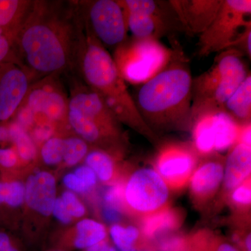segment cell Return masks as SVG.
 <instances>
[{"label":"cell","instance_id":"obj_1","mask_svg":"<svg viewBox=\"0 0 251 251\" xmlns=\"http://www.w3.org/2000/svg\"><path fill=\"white\" fill-rule=\"evenodd\" d=\"M86 43L80 4L31 1L14 36L16 61L37 78L78 70Z\"/></svg>","mask_w":251,"mask_h":251},{"label":"cell","instance_id":"obj_2","mask_svg":"<svg viewBox=\"0 0 251 251\" xmlns=\"http://www.w3.org/2000/svg\"><path fill=\"white\" fill-rule=\"evenodd\" d=\"M173 50L170 62L143 83L133 98L140 116L156 136L191 130L193 77L177 43Z\"/></svg>","mask_w":251,"mask_h":251},{"label":"cell","instance_id":"obj_3","mask_svg":"<svg viewBox=\"0 0 251 251\" xmlns=\"http://www.w3.org/2000/svg\"><path fill=\"white\" fill-rule=\"evenodd\" d=\"M78 70L85 85L100 95L119 121L148 139L157 140L158 136L140 116L113 57L87 27L85 49Z\"/></svg>","mask_w":251,"mask_h":251},{"label":"cell","instance_id":"obj_4","mask_svg":"<svg viewBox=\"0 0 251 251\" xmlns=\"http://www.w3.org/2000/svg\"><path fill=\"white\" fill-rule=\"evenodd\" d=\"M67 120L87 143L120 152L126 143L120 122L99 94L87 85L74 82Z\"/></svg>","mask_w":251,"mask_h":251},{"label":"cell","instance_id":"obj_5","mask_svg":"<svg viewBox=\"0 0 251 251\" xmlns=\"http://www.w3.org/2000/svg\"><path fill=\"white\" fill-rule=\"evenodd\" d=\"M237 50L221 51L211 67L193 78L191 127L198 119L224 112V104L250 72Z\"/></svg>","mask_w":251,"mask_h":251},{"label":"cell","instance_id":"obj_6","mask_svg":"<svg viewBox=\"0 0 251 251\" xmlns=\"http://www.w3.org/2000/svg\"><path fill=\"white\" fill-rule=\"evenodd\" d=\"M173 52L156 39L134 38L117 46L113 59L124 80L145 83L166 67Z\"/></svg>","mask_w":251,"mask_h":251},{"label":"cell","instance_id":"obj_7","mask_svg":"<svg viewBox=\"0 0 251 251\" xmlns=\"http://www.w3.org/2000/svg\"><path fill=\"white\" fill-rule=\"evenodd\" d=\"M251 0H224L212 23L200 34L198 52L200 57L229 49L238 36L249 25Z\"/></svg>","mask_w":251,"mask_h":251},{"label":"cell","instance_id":"obj_8","mask_svg":"<svg viewBox=\"0 0 251 251\" xmlns=\"http://www.w3.org/2000/svg\"><path fill=\"white\" fill-rule=\"evenodd\" d=\"M170 189L154 169L140 168L125 184V208L140 219L170 205Z\"/></svg>","mask_w":251,"mask_h":251},{"label":"cell","instance_id":"obj_9","mask_svg":"<svg viewBox=\"0 0 251 251\" xmlns=\"http://www.w3.org/2000/svg\"><path fill=\"white\" fill-rule=\"evenodd\" d=\"M86 27L102 44L119 46L126 39V21L118 1L95 0L79 2Z\"/></svg>","mask_w":251,"mask_h":251},{"label":"cell","instance_id":"obj_10","mask_svg":"<svg viewBox=\"0 0 251 251\" xmlns=\"http://www.w3.org/2000/svg\"><path fill=\"white\" fill-rule=\"evenodd\" d=\"M200 157L193 143L170 142L158 150L154 170L169 189L181 191L188 185Z\"/></svg>","mask_w":251,"mask_h":251},{"label":"cell","instance_id":"obj_11","mask_svg":"<svg viewBox=\"0 0 251 251\" xmlns=\"http://www.w3.org/2000/svg\"><path fill=\"white\" fill-rule=\"evenodd\" d=\"M21 107L34 117L39 115L50 121L67 120L69 98L54 76L34 82Z\"/></svg>","mask_w":251,"mask_h":251},{"label":"cell","instance_id":"obj_12","mask_svg":"<svg viewBox=\"0 0 251 251\" xmlns=\"http://www.w3.org/2000/svg\"><path fill=\"white\" fill-rule=\"evenodd\" d=\"M34 80L18 63L0 64V122L7 121L17 112Z\"/></svg>","mask_w":251,"mask_h":251},{"label":"cell","instance_id":"obj_13","mask_svg":"<svg viewBox=\"0 0 251 251\" xmlns=\"http://www.w3.org/2000/svg\"><path fill=\"white\" fill-rule=\"evenodd\" d=\"M190 179V193L193 204L203 209L215 198L223 184L226 158L214 153L202 157Z\"/></svg>","mask_w":251,"mask_h":251},{"label":"cell","instance_id":"obj_14","mask_svg":"<svg viewBox=\"0 0 251 251\" xmlns=\"http://www.w3.org/2000/svg\"><path fill=\"white\" fill-rule=\"evenodd\" d=\"M224 0H171L168 1L184 31L201 34L215 18Z\"/></svg>","mask_w":251,"mask_h":251},{"label":"cell","instance_id":"obj_15","mask_svg":"<svg viewBox=\"0 0 251 251\" xmlns=\"http://www.w3.org/2000/svg\"><path fill=\"white\" fill-rule=\"evenodd\" d=\"M25 188V201L27 205L41 215H50L57 198L54 176L47 172H39L28 177Z\"/></svg>","mask_w":251,"mask_h":251},{"label":"cell","instance_id":"obj_16","mask_svg":"<svg viewBox=\"0 0 251 251\" xmlns=\"http://www.w3.org/2000/svg\"><path fill=\"white\" fill-rule=\"evenodd\" d=\"M251 147L237 142L229 149L225 161L223 199L226 201L232 190L251 177Z\"/></svg>","mask_w":251,"mask_h":251},{"label":"cell","instance_id":"obj_17","mask_svg":"<svg viewBox=\"0 0 251 251\" xmlns=\"http://www.w3.org/2000/svg\"><path fill=\"white\" fill-rule=\"evenodd\" d=\"M184 219V214L181 209L172 208L169 205L140 219L139 228L146 240L152 244L160 237L177 230Z\"/></svg>","mask_w":251,"mask_h":251},{"label":"cell","instance_id":"obj_18","mask_svg":"<svg viewBox=\"0 0 251 251\" xmlns=\"http://www.w3.org/2000/svg\"><path fill=\"white\" fill-rule=\"evenodd\" d=\"M216 153L229 150L237 143L242 125L224 112L211 115Z\"/></svg>","mask_w":251,"mask_h":251},{"label":"cell","instance_id":"obj_19","mask_svg":"<svg viewBox=\"0 0 251 251\" xmlns=\"http://www.w3.org/2000/svg\"><path fill=\"white\" fill-rule=\"evenodd\" d=\"M224 112L232 117L239 125L251 123V73L224 104Z\"/></svg>","mask_w":251,"mask_h":251},{"label":"cell","instance_id":"obj_20","mask_svg":"<svg viewBox=\"0 0 251 251\" xmlns=\"http://www.w3.org/2000/svg\"><path fill=\"white\" fill-rule=\"evenodd\" d=\"M110 234L118 251H140L152 247L144 237L139 227L135 226L113 224Z\"/></svg>","mask_w":251,"mask_h":251},{"label":"cell","instance_id":"obj_21","mask_svg":"<svg viewBox=\"0 0 251 251\" xmlns=\"http://www.w3.org/2000/svg\"><path fill=\"white\" fill-rule=\"evenodd\" d=\"M31 1L0 0V32L14 36Z\"/></svg>","mask_w":251,"mask_h":251},{"label":"cell","instance_id":"obj_22","mask_svg":"<svg viewBox=\"0 0 251 251\" xmlns=\"http://www.w3.org/2000/svg\"><path fill=\"white\" fill-rule=\"evenodd\" d=\"M107 239L105 226L92 219H84L76 226V233L73 239L72 246L76 249L85 250Z\"/></svg>","mask_w":251,"mask_h":251},{"label":"cell","instance_id":"obj_23","mask_svg":"<svg viewBox=\"0 0 251 251\" xmlns=\"http://www.w3.org/2000/svg\"><path fill=\"white\" fill-rule=\"evenodd\" d=\"M235 213V220L239 224H249V212L251 204V177L232 190L226 199Z\"/></svg>","mask_w":251,"mask_h":251},{"label":"cell","instance_id":"obj_24","mask_svg":"<svg viewBox=\"0 0 251 251\" xmlns=\"http://www.w3.org/2000/svg\"><path fill=\"white\" fill-rule=\"evenodd\" d=\"M85 162L100 181L108 182L115 175V164L113 158L104 150H94L86 156Z\"/></svg>","mask_w":251,"mask_h":251},{"label":"cell","instance_id":"obj_25","mask_svg":"<svg viewBox=\"0 0 251 251\" xmlns=\"http://www.w3.org/2000/svg\"><path fill=\"white\" fill-rule=\"evenodd\" d=\"M11 140L16 145L18 154L25 161H31L36 155L35 145L23 127L17 122L9 126Z\"/></svg>","mask_w":251,"mask_h":251},{"label":"cell","instance_id":"obj_26","mask_svg":"<svg viewBox=\"0 0 251 251\" xmlns=\"http://www.w3.org/2000/svg\"><path fill=\"white\" fill-rule=\"evenodd\" d=\"M25 185L21 181H0V204L18 207L25 201Z\"/></svg>","mask_w":251,"mask_h":251},{"label":"cell","instance_id":"obj_27","mask_svg":"<svg viewBox=\"0 0 251 251\" xmlns=\"http://www.w3.org/2000/svg\"><path fill=\"white\" fill-rule=\"evenodd\" d=\"M66 139L50 138L46 140L41 148V156L46 164L54 166L64 161Z\"/></svg>","mask_w":251,"mask_h":251},{"label":"cell","instance_id":"obj_28","mask_svg":"<svg viewBox=\"0 0 251 251\" xmlns=\"http://www.w3.org/2000/svg\"><path fill=\"white\" fill-rule=\"evenodd\" d=\"M214 233L203 229L186 235L182 251H213L212 240Z\"/></svg>","mask_w":251,"mask_h":251},{"label":"cell","instance_id":"obj_29","mask_svg":"<svg viewBox=\"0 0 251 251\" xmlns=\"http://www.w3.org/2000/svg\"><path fill=\"white\" fill-rule=\"evenodd\" d=\"M88 151V145L81 138L72 137L66 138V150L64 161L67 166H75L79 163Z\"/></svg>","mask_w":251,"mask_h":251},{"label":"cell","instance_id":"obj_30","mask_svg":"<svg viewBox=\"0 0 251 251\" xmlns=\"http://www.w3.org/2000/svg\"><path fill=\"white\" fill-rule=\"evenodd\" d=\"M105 205L112 206L122 211L125 208V184L122 182L112 185L103 196Z\"/></svg>","mask_w":251,"mask_h":251},{"label":"cell","instance_id":"obj_31","mask_svg":"<svg viewBox=\"0 0 251 251\" xmlns=\"http://www.w3.org/2000/svg\"><path fill=\"white\" fill-rule=\"evenodd\" d=\"M62 198L68 212L72 217L80 218L85 214V208L82 202L77 199L76 196L71 191H65L62 193Z\"/></svg>","mask_w":251,"mask_h":251},{"label":"cell","instance_id":"obj_32","mask_svg":"<svg viewBox=\"0 0 251 251\" xmlns=\"http://www.w3.org/2000/svg\"><path fill=\"white\" fill-rule=\"evenodd\" d=\"M10 62L18 63L14 55L13 38L9 34L0 32V64Z\"/></svg>","mask_w":251,"mask_h":251},{"label":"cell","instance_id":"obj_33","mask_svg":"<svg viewBox=\"0 0 251 251\" xmlns=\"http://www.w3.org/2000/svg\"><path fill=\"white\" fill-rule=\"evenodd\" d=\"M229 49L237 50L243 55L251 58V25L242 31Z\"/></svg>","mask_w":251,"mask_h":251},{"label":"cell","instance_id":"obj_34","mask_svg":"<svg viewBox=\"0 0 251 251\" xmlns=\"http://www.w3.org/2000/svg\"><path fill=\"white\" fill-rule=\"evenodd\" d=\"M74 174L76 175L89 191L95 187L97 182V176L90 167L87 166L78 167L75 170Z\"/></svg>","mask_w":251,"mask_h":251},{"label":"cell","instance_id":"obj_35","mask_svg":"<svg viewBox=\"0 0 251 251\" xmlns=\"http://www.w3.org/2000/svg\"><path fill=\"white\" fill-rule=\"evenodd\" d=\"M52 213L53 214L54 217L59 220L62 224H69L72 222V217L68 212L67 208L64 205L61 198H56Z\"/></svg>","mask_w":251,"mask_h":251},{"label":"cell","instance_id":"obj_36","mask_svg":"<svg viewBox=\"0 0 251 251\" xmlns=\"http://www.w3.org/2000/svg\"><path fill=\"white\" fill-rule=\"evenodd\" d=\"M18 163V153L11 148H0V166L11 168Z\"/></svg>","mask_w":251,"mask_h":251},{"label":"cell","instance_id":"obj_37","mask_svg":"<svg viewBox=\"0 0 251 251\" xmlns=\"http://www.w3.org/2000/svg\"><path fill=\"white\" fill-rule=\"evenodd\" d=\"M64 184L69 189L74 192L78 193H87L90 192L87 187L82 184V181L79 179L74 173H69L66 175L63 179Z\"/></svg>","mask_w":251,"mask_h":251},{"label":"cell","instance_id":"obj_38","mask_svg":"<svg viewBox=\"0 0 251 251\" xmlns=\"http://www.w3.org/2000/svg\"><path fill=\"white\" fill-rule=\"evenodd\" d=\"M213 251H240L234 244L214 234L212 240Z\"/></svg>","mask_w":251,"mask_h":251},{"label":"cell","instance_id":"obj_39","mask_svg":"<svg viewBox=\"0 0 251 251\" xmlns=\"http://www.w3.org/2000/svg\"><path fill=\"white\" fill-rule=\"evenodd\" d=\"M102 216L106 222L117 224L121 220L122 211L112 206L105 205L102 209Z\"/></svg>","mask_w":251,"mask_h":251},{"label":"cell","instance_id":"obj_40","mask_svg":"<svg viewBox=\"0 0 251 251\" xmlns=\"http://www.w3.org/2000/svg\"><path fill=\"white\" fill-rule=\"evenodd\" d=\"M0 251H21L11 237L5 232H0Z\"/></svg>","mask_w":251,"mask_h":251},{"label":"cell","instance_id":"obj_41","mask_svg":"<svg viewBox=\"0 0 251 251\" xmlns=\"http://www.w3.org/2000/svg\"><path fill=\"white\" fill-rule=\"evenodd\" d=\"M251 123L242 125L240 133H239V143L245 144L248 146L251 147Z\"/></svg>","mask_w":251,"mask_h":251},{"label":"cell","instance_id":"obj_42","mask_svg":"<svg viewBox=\"0 0 251 251\" xmlns=\"http://www.w3.org/2000/svg\"><path fill=\"white\" fill-rule=\"evenodd\" d=\"M85 251H118V250L113 244L109 242L108 239H105V240L85 249Z\"/></svg>","mask_w":251,"mask_h":251},{"label":"cell","instance_id":"obj_43","mask_svg":"<svg viewBox=\"0 0 251 251\" xmlns=\"http://www.w3.org/2000/svg\"><path fill=\"white\" fill-rule=\"evenodd\" d=\"M52 134V128L49 126L39 127V128H36L34 133H33L34 138L38 141L48 140L50 138Z\"/></svg>","mask_w":251,"mask_h":251},{"label":"cell","instance_id":"obj_44","mask_svg":"<svg viewBox=\"0 0 251 251\" xmlns=\"http://www.w3.org/2000/svg\"><path fill=\"white\" fill-rule=\"evenodd\" d=\"M11 140L9 128L5 126H0V142H6Z\"/></svg>","mask_w":251,"mask_h":251},{"label":"cell","instance_id":"obj_45","mask_svg":"<svg viewBox=\"0 0 251 251\" xmlns=\"http://www.w3.org/2000/svg\"><path fill=\"white\" fill-rule=\"evenodd\" d=\"M140 251H155L153 250V249L152 247L149 248V249H144V250Z\"/></svg>","mask_w":251,"mask_h":251}]
</instances>
